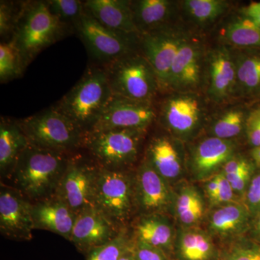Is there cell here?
<instances>
[{"mask_svg":"<svg viewBox=\"0 0 260 260\" xmlns=\"http://www.w3.org/2000/svg\"><path fill=\"white\" fill-rule=\"evenodd\" d=\"M236 92L241 96L260 95V50H243L235 56Z\"/></svg>","mask_w":260,"mask_h":260,"instance_id":"d4e9b609","label":"cell"},{"mask_svg":"<svg viewBox=\"0 0 260 260\" xmlns=\"http://www.w3.org/2000/svg\"><path fill=\"white\" fill-rule=\"evenodd\" d=\"M221 260H260V246L252 243H237L222 253Z\"/></svg>","mask_w":260,"mask_h":260,"instance_id":"d590c367","label":"cell"},{"mask_svg":"<svg viewBox=\"0 0 260 260\" xmlns=\"http://www.w3.org/2000/svg\"><path fill=\"white\" fill-rule=\"evenodd\" d=\"M176 254L179 260H213L216 249L210 237L204 232L186 230L179 235Z\"/></svg>","mask_w":260,"mask_h":260,"instance_id":"83f0119b","label":"cell"},{"mask_svg":"<svg viewBox=\"0 0 260 260\" xmlns=\"http://www.w3.org/2000/svg\"><path fill=\"white\" fill-rule=\"evenodd\" d=\"M103 68L113 95L153 102L160 91L153 68L140 51L122 56Z\"/></svg>","mask_w":260,"mask_h":260,"instance_id":"8992f818","label":"cell"},{"mask_svg":"<svg viewBox=\"0 0 260 260\" xmlns=\"http://www.w3.org/2000/svg\"><path fill=\"white\" fill-rule=\"evenodd\" d=\"M119 260H137L135 254V245L131 249L126 251L125 254L121 256Z\"/></svg>","mask_w":260,"mask_h":260,"instance_id":"f6af8a7d","label":"cell"},{"mask_svg":"<svg viewBox=\"0 0 260 260\" xmlns=\"http://www.w3.org/2000/svg\"><path fill=\"white\" fill-rule=\"evenodd\" d=\"M32 203L14 187L1 184L0 232L16 241H30L34 230Z\"/></svg>","mask_w":260,"mask_h":260,"instance_id":"4fadbf2b","label":"cell"},{"mask_svg":"<svg viewBox=\"0 0 260 260\" xmlns=\"http://www.w3.org/2000/svg\"><path fill=\"white\" fill-rule=\"evenodd\" d=\"M254 169L252 162L242 157H233L223 166V174L225 177L236 175L246 171Z\"/></svg>","mask_w":260,"mask_h":260,"instance_id":"60d3db41","label":"cell"},{"mask_svg":"<svg viewBox=\"0 0 260 260\" xmlns=\"http://www.w3.org/2000/svg\"><path fill=\"white\" fill-rule=\"evenodd\" d=\"M251 215L246 205L229 203L214 210L209 225L212 232L221 236L238 234L244 230Z\"/></svg>","mask_w":260,"mask_h":260,"instance_id":"4316f807","label":"cell"},{"mask_svg":"<svg viewBox=\"0 0 260 260\" xmlns=\"http://www.w3.org/2000/svg\"><path fill=\"white\" fill-rule=\"evenodd\" d=\"M205 108L194 92L172 94L162 102L160 120L173 134L189 138L203 123Z\"/></svg>","mask_w":260,"mask_h":260,"instance_id":"7c38bea8","label":"cell"},{"mask_svg":"<svg viewBox=\"0 0 260 260\" xmlns=\"http://www.w3.org/2000/svg\"><path fill=\"white\" fill-rule=\"evenodd\" d=\"M258 97H259V99H260V95H259V96H258Z\"/></svg>","mask_w":260,"mask_h":260,"instance_id":"7dc6e473","label":"cell"},{"mask_svg":"<svg viewBox=\"0 0 260 260\" xmlns=\"http://www.w3.org/2000/svg\"><path fill=\"white\" fill-rule=\"evenodd\" d=\"M187 37L170 26L140 34V50L156 75L160 91L169 90L173 62Z\"/></svg>","mask_w":260,"mask_h":260,"instance_id":"30bf717a","label":"cell"},{"mask_svg":"<svg viewBox=\"0 0 260 260\" xmlns=\"http://www.w3.org/2000/svg\"><path fill=\"white\" fill-rule=\"evenodd\" d=\"M244 131L252 148H260V105L248 112Z\"/></svg>","mask_w":260,"mask_h":260,"instance_id":"8d00e7d4","label":"cell"},{"mask_svg":"<svg viewBox=\"0 0 260 260\" xmlns=\"http://www.w3.org/2000/svg\"><path fill=\"white\" fill-rule=\"evenodd\" d=\"M34 229L49 231L70 241L77 214L56 195L32 203Z\"/></svg>","mask_w":260,"mask_h":260,"instance_id":"ac0fdd59","label":"cell"},{"mask_svg":"<svg viewBox=\"0 0 260 260\" xmlns=\"http://www.w3.org/2000/svg\"><path fill=\"white\" fill-rule=\"evenodd\" d=\"M22 4L18 5L10 1L0 2V35L3 39L9 36L13 37Z\"/></svg>","mask_w":260,"mask_h":260,"instance_id":"e575fe53","label":"cell"},{"mask_svg":"<svg viewBox=\"0 0 260 260\" xmlns=\"http://www.w3.org/2000/svg\"><path fill=\"white\" fill-rule=\"evenodd\" d=\"M145 161L166 181L176 179L180 174V155L172 140L167 137L157 136L151 140L147 148Z\"/></svg>","mask_w":260,"mask_h":260,"instance_id":"603a6c76","label":"cell"},{"mask_svg":"<svg viewBox=\"0 0 260 260\" xmlns=\"http://www.w3.org/2000/svg\"><path fill=\"white\" fill-rule=\"evenodd\" d=\"M100 168L91 157L71 154L54 195L64 202L75 214L94 207Z\"/></svg>","mask_w":260,"mask_h":260,"instance_id":"9c48e42d","label":"cell"},{"mask_svg":"<svg viewBox=\"0 0 260 260\" xmlns=\"http://www.w3.org/2000/svg\"><path fill=\"white\" fill-rule=\"evenodd\" d=\"M208 60V95L215 102H223L236 92L235 55L226 46H220L210 52Z\"/></svg>","mask_w":260,"mask_h":260,"instance_id":"e0dca14e","label":"cell"},{"mask_svg":"<svg viewBox=\"0 0 260 260\" xmlns=\"http://www.w3.org/2000/svg\"><path fill=\"white\" fill-rule=\"evenodd\" d=\"M133 18L140 34L169 27L175 10V3L170 0L132 1Z\"/></svg>","mask_w":260,"mask_h":260,"instance_id":"7402d4cb","label":"cell"},{"mask_svg":"<svg viewBox=\"0 0 260 260\" xmlns=\"http://www.w3.org/2000/svg\"><path fill=\"white\" fill-rule=\"evenodd\" d=\"M25 68L13 41L0 44V81L2 83L21 76Z\"/></svg>","mask_w":260,"mask_h":260,"instance_id":"1f68e13d","label":"cell"},{"mask_svg":"<svg viewBox=\"0 0 260 260\" xmlns=\"http://www.w3.org/2000/svg\"><path fill=\"white\" fill-rule=\"evenodd\" d=\"M94 207L121 229L137 207L135 177L126 170L100 168L95 186Z\"/></svg>","mask_w":260,"mask_h":260,"instance_id":"ba28073f","label":"cell"},{"mask_svg":"<svg viewBox=\"0 0 260 260\" xmlns=\"http://www.w3.org/2000/svg\"><path fill=\"white\" fill-rule=\"evenodd\" d=\"M157 116L158 112L153 102H138L113 95L90 132L115 129L146 130Z\"/></svg>","mask_w":260,"mask_h":260,"instance_id":"8fae6325","label":"cell"},{"mask_svg":"<svg viewBox=\"0 0 260 260\" xmlns=\"http://www.w3.org/2000/svg\"><path fill=\"white\" fill-rule=\"evenodd\" d=\"M71 154L29 145L19 158L10 180L32 203L55 194Z\"/></svg>","mask_w":260,"mask_h":260,"instance_id":"6da1fadb","label":"cell"},{"mask_svg":"<svg viewBox=\"0 0 260 260\" xmlns=\"http://www.w3.org/2000/svg\"><path fill=\"white\" fill-rule=\"evenodd\" d=\"M68 27L51 13L46 1L22 4L13 41L26 68L41 51L66 35Z\"/></svg>","mask_w":260,"mask_h":260,"instance_id":"7a4b0ae2","label":"cell"},{"mask_svg":"<svg viewBox=\"0 0 260 260\" xmlns=\"http://www.w3.org/2000/svg\"><path fill=\"white\" fill-rule=\"evenodd\" d=\"M222 39L229 45L243 50H260V28L244 13L226 23Z\"/></svg>","mask_w":260,"mask_h":260,"instance_id":"484cf974","label":"cell"},{"mask_svg":"<svg viewBox=\"0 0 260 260\" xmlns=\"http://www.w3.org/2000/svg\"><path fill=\"white\" fill-rule=\"evenodd\" d=\"M28 138L18 120L1 118L0 121V174L3 179H9L24 150L28 148Z\"/></svg>","mask_w":260,"mask_h":260,"instance_id":"44dd1931","label":"cell"},{"mask_svg":"<svg viewBox=\"0 0 260 260\" xmlns=\"http://www.w3.org/2000/svg\"><path fill=\"white\" fill-rule=\"evenodd\" d=\"M218 175L220 183L218 191L210 201L215 205H226L232 203L235 192L223 173H218Z\"/></svg>","mask_w":260,"mask_h":260,"instance_id":"ab89813d","label":"cell"},{"mask_svg":"<svg viewBox=\"0 0 260 260\" xmlns=\"http://www.w3.org/2000/svg\"><path fill=\"white\" fill-rule=\"evenodd\" d=\"M124 229L96 208L91 207L77 214L70 242L87 255L93 249L115 239Z\"/></svg>","mask_w":260,"mask_h":260,"instance_id":"5bb4252c","label":"cell"},{"mask_svg":"<svg viewBox=\"0 0 260 260\" xmlns=\"http://www.w3.org/2000/svg\"><path fill=\"white\" fill-rule=\"evenodd\" d=\"M53 15L67 26L75 28L85 11L84 2L79 0H49L46 1Z\"/></svg>","mask_w":260,"mask_h":260,"instance_id":"836d02e7","label":"cell"},{"mask_svg":"<svg viewBox=\"0 0 260 260\" xmlns=\"http://www.w3.org/2000/svg\"><path fill=\"white\" fill-rule=\"evenodd\" d=\"M136 241L160 249L169 255L173 244L172 225L161 214L143 215L135 227Z\"/></svg>","mask_w":260,"mask_h":260,"instance_id":"cb8c5ba5","label":"cell"},{"mask_svg":"<svg viewBox=\"0 0 260 260\" xmlns=\"http://www.w3.org/2000/svg\"><path fill=\"white\" fill-rule=\"evenodd\" d=\"M175 210L183 225L189 226L198 223L204 212L203 200L198 191L191 186L182 188L178 194Z\"/></svg>","mask_w":260,"mask_h":260,"instance_id":"f1b7e54d","label":"cell"},{"mask_svg":"<svg viewBox=\"0 0 260 260\" xmlns=\"http://www.w3.org/2000/svg\"><path fill=\"white\" fill-rule=\"evenodd\" d=\"M112 95L104 68L90 66L54 107L74 121L85 134L96 124Z\"/></svg>","mask_w":260,"mask_h":260,"instance_id":"3957f363","label":"cell"},{"mask_svg":"<svg viewBox=\"0 0 260 260\" xmlns=\"http://www.w3.org/2000/svg\"><path fill=\"white\" fill-rule=\"evenodd\" d=\"M135 254L137 260H170L169 255L164 251L136 240Z\"/></svg>","mask_w":260,"mask_h":260,"instance_id":"f35d334b","label":"cell"},{"mask_svg":"<svg viewBox=\"0 0 260 260\" xmlns=\"http://www.w3.org/2000/svg\"><path fill=\"white\" fill-rule=\"evenodd\" d=\"M134 245L124 229L115 239L88 253L87 260H119Z\"/></svg>","mask_w":260,"mask_h":260,"instance_id":"d6a6232c","label":"cell"},{"mask_svg":"<svg viewBox=\"0 0 260 260\" xmlns=\"http://www.w3.org/2000/svg\"><path fill=\"white\" fill-rule=\"evenodd\" d=\"M251 155L254 164L260 167V148H252Z\"/></svg>","mask_w":260,"mask_h":260,"instance_id":"ee69618b","label":"cell"},{"mask_svg":"<svg viewBox=\"0 0 260 260\" xmlns=\"http://www.w3.org/2000/svg\"><path fill=\"white\" fill-rule=\"evenodd\" d=\"M145 131L115 129L89 132L84 135L83 148L99 167L126 170L138 158Z\"/></svg>","mask_w":260,"mask_h":260,"instance_id":"5b68a950","label":"cell"},{"mask_svg":"<svg viewBox=\"0 0 260 260\" xmlns=\"http://www.w3.org/2000/svg\"><path fill=\"white\" fill-rule=\"evenodd\" d=\"M242 13L251 18L260 28V2H254L242 10Z\"/></svg>","mask_w":260,"mask_h":260,"instance_id":"b9f144b4","label":"cell"},{"mask_svg":"<svg viewBox=\"0 0 260 260\" xmlns=\"http://www.w3.org/2000/svg\"><path fill=\"white\" fill-rule=\"evenodd\" d=\"M75 29L89 54L102 67L140 49V34H126L107 28L85 8Z\"/></svg>","mask_w":260,"mask_h":260,"instance_id":"52a82bcc","label":"cell"},{"mask_svg":"<svg viewBox=\"0 0 260 260\" xmlns=\"http://www.w3.org/2000/svg\"><path fill=\"white\" fill-rule=\"evenodd\" d=\"M135 194L137 206L143 215L161 214L170 204L167 181L145 160L135 176Z\"/></svg>","mask_w":260,"mask_h":260,"instance_id":"2e32d148","label":"cell"},{"mask_svg":"<svg viewBox=\"0 0 260 260\" xmlns=\"http://www.w3.org/2000/svg\"><path fill=\"white\" fill-rule=\"evenodd\" d=\"M235 146L231 140L211 137L200 142L193 154L192 167L199 179L213 175L234 157Z\"/></svg>","mask_w":260,"mask_h":260,"instance_id":"ffe728a7","label":"cell"},{"mask_svg":"<svg viewBox=\"0 0 260 260\" xmlns=\"http://www.w3.org/2000/svg\"><path fill=\"white\" fill-rule=\"evenodd\" d=\"M245 194L246 208L255 217L260 212V172L253 175Z\"/></svg>","mask_w":260,"mask_h":260,"instance_id":"74e56055","label":"cell"},{"mask_svg":"<svg viewBox=\"0 0 260 260\" xmlns=\"http://www.w3.org/2000/svg\"><path fill=\"white\" fill-rule=\"evenodd\" d=\"M247 114L248 112L239 108H234L222 113L212 124V135L226 140L239 136L245 130Z\"/></svg>","mask_w":260,"mask_h":260,"instance_id":"f546056e","label":"cell"},{"mask_svg":"<svg viewBox=\"0 0 260 260\" xmlns=\"http://www.w3.org/2000/svg\"><path fill=\"white\" fill-rule=\"evenodd\" d=\"M219 183H220L219 175L218 174H217L214 175L207 184L206 192L210 200L213 199L217 191H218Z\"/></svg>","mask_w":260,"mask_h":260,"instance_id":"7bdbcfd3","label":"cell"},{"mask_svg":"<svg viewBox=\"0 0 260 260\" xmlns=\"http://www.w3.org/2000/svg\"><path fill=\"white\" fill-rule=\"evenodd\" d=\"M203 49L200 42L187 37L173 62L169 90L189 93L199 86L203 75Z\"/></svg>","mask_w":260,"mask_h":260,"instance_id":"9a60e30c","label":"cell"},{"mask_svg":"<svg viewBox=\"0 0 260 260\" xmlns=\"http://www.w3.org/2000/svg\"><path fill=\"white\" fill-rule=\"evenodd\" d=\"M187 15L199 25H208L226 11L229 3L223 0H186L183 3Z\"/></svg>","mask_w":260,"mask_h":260,"instance_id":"4dcf8cb0","label":"cell"},{"mask_svg":"<svg viewBox=\"0 0 260 260\" xmlns=\"http://www.w3.org/2000/svg\"><path fill=\"white\" fill-rule=\"evenodd\" d=\"M18 123L29 143L37 148L69 155L83 148V130L54 107Z\"/></svg>","mask_w":260,"mask_h":260,"instance_id":"277c9868","label":"cell"},{"mask_svg":"<svg viewBox=\"0 0 260 260\" xmlns=\"http://www.w3.org/2000/svg\"><path fill=\"white\" fill-rule=\"evenodd\" d=\"M254 231L258 238L260 239V212L254 217Z\"/></svg>","mask_w":260,"mask_h":260,"instance_id":"bcb514c9","label":"cell"},{"mask_svg":"<svg viewBox=\"0 0 260 260\" xmlns=\"http://www.w3.org/2000/svg\"><path fill=\"white\" fill-rule=\"evenodd\" d=\"M85 10L104 26L126 34H139L132 10V1L127 0H88L84 2Z\"/></svg>","mask_w":260,"mask_h":260,"instance_id":"d6986e66","label":"cell"}]
</instances>
